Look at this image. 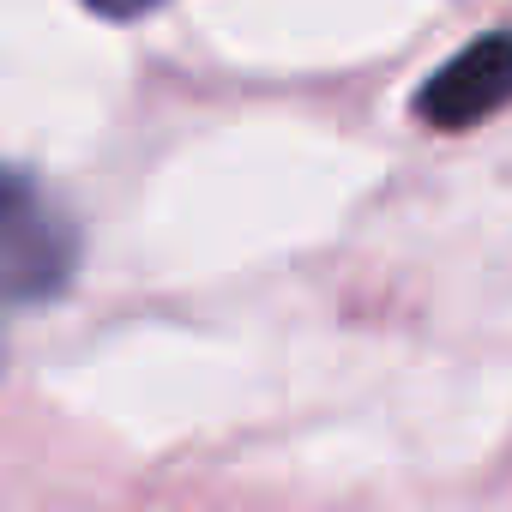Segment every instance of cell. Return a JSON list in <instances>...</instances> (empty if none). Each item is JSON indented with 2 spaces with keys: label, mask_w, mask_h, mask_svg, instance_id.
Returning <instances> with one entry per match:
<instances>
[{
  "label": "cell",
  "mask_w": 512,
  "mask_h": 512,
  "mask_svg": "<svg viewBox=\"0 0 512 512\" xmlns=\"http://www.w3.org/2000/svg\"><path fill=\"white\" fill-rule=\"evenodd\" d=\"M79 272V223L55 193H43L25 169L7 175L0 199V290L13 308L49 302Z\"/></svg>",
  "instance_id": "obj_1"
},
{
  "label": "cell",
  "mask_w": 512,
  "mask_h": 512,
  "mask_svg": "<svg viewBox=\"0 0 512 512\" xmlns=\"http://www.w3.org/2000/svg\"><path fill=\"white\" fill-rule=\"evenodd\" d=\"M506 103H512V31H488V37L464 43L416 91V121L440 127V133H464V127H482L488 115H500Z\"/></svg>",
  "instance_id": "obj_2"
},
{
  "label": "cell",
  "mask_w": 512,
  "mask_h": 512,
  "mask_svg": "<svg viewBox=\"0 0 512 512\" xmlns=\"http://www.w3.org/2000/svg\"><path fill=\"white\" fill-rule=\"evenodd\" d=\"M85 7H91L97 19H139V13L163 7V0H85Z\"/></svg>",
  "instance_id": "obj_3"
}]
</instances>
